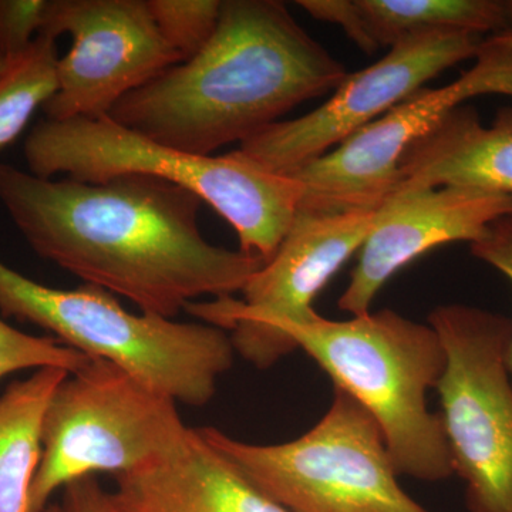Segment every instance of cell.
Masks as SVG:
<instances>
[{
  "label": "cell",
  "instance_id": "cell-15",
  "mask_svg": "<svg viewBox=\"0 0 512 512\" xmlns=\"http://www.w3.org/2000/svg\"><path fill=\"white\" fill-rule=\"evenodd\" d=\"M399 170L397 188L451 185L512 198V106L488 127L473 107H457L407 148Z\"/></svg>",
  "mask_w": 512,
  "mask_h": 512
},
{
  "label": "cell",
  "instance_id": "cell-16",
  "mask_svg": "<svg viewBox=\"0 0 512 512\" xmlns=\"http://www.w3.org/2000/svg\"><path fill=\"white\" fill-rule=\"evenodd\" d=\"M312 18L333 23L362 52L429 30L483 37L512 29V0H299Z\"/></svg>",
  "mask_w": 512,
  "mask_h": 512
},
{
  "label": "cell",
  "instance_id": "cell-23",
  "mask_svg": "<svg viewBox=\"0 0 512 512\" xmlns=\"http://www.w3.org/2000/svg\"><path fill=\"white\" fill-rule=\"evenodd\" d=\"M59 504L63 512H121L113 493L107 491L96 476L66 485Z\"/></svg>",
  "mask_w": 512,
  "mask_h": 512
},
{
  "label": "cell",
  "instance_id": "cell-14",
  "mask_svg": "<svg viewBox=\"0 0 512 512\" xmlns=\"http://www.w3.org/2000/svg\"><path fill=\"white\" fill-rule=\"evenodd\" d=\"M121 512H289L262 493L198 429L180 450L154 466L119 474Z\"/></svg>",
  "mask_w": 512,
  "mask_h": 512
},
{
  "label": "cell",
  "instance_id": "cell-9",
  "mask_svg": "<svg viewBox=\"0 0 512 512\" xmlns=\"http://www.w3.org/2000/svg\"><path fill=\"white\" fill-rule=\"evenodd\" d=\"M476 63L456 82L423 87L338 147L288 174L303 188L299 210L315 214L376 211L400 184V160L467 100L512 97V50L485 37Z\"/></svg>",
  "mask_w": 512,
  "mask_h": 512
},
{
  "label": "cell",
  "instance_id": "cell-5",
  "mask_svg": "<svg viewBox=\"0 0 512 512\" xmlns=\"http://www.w3.org/2000/svg\"><path fill=\"white\" fill-rule=\"evenodd\" d=\"M0 313L39 326L63 345L107 360L190 407L207 406L234 366L231 336L218 326L136 315L97 286L50 288L2 261Z\"/></svg>",
  "mask_w": 512,
  "mask_h": 512
},
{
  "label": "cell",
  "instance_id": "cell-8",
  "mask_svg": "<svg viewBox=\"0 0 512 512\" xmlns=\"http://www.w3.org/2000/svg\"><path fill=\"white\" fill-rule=\"evenodd\" d=\"M446 350L437 392L453 473L468 512H512V319L464 303L429 315Z\"/></svg>",
  "mask_w": 512,
  "mask_h": 512
},
{
  "label": "cell",
  "instance_id": "cell-4",
  "mask_svg": "<svg viewBox=\"0 0 512 512\" xmlns=\"http://www.w3.org/2000/svg\"><path fill=\"white\" fill-rule=\"evenodd\" d=\"M275 335L286 356L302 349L375 419L399 476L441 481L453 476L439 413L427 394L437 389L446 350L429 323L392 309L329 320L316 313L279 323Z\"/></svg>",
  "mask_w": 512,
  "mask_h": 512
},
{
  "label": "cell",
  "instance_id": "cell-12",
  "mask_svg": "<svg viewBox=\"0 0 512 512\" xmlns=\"http://www.w3.org/2000/svg\"><path fill=\"white\" fill-rule=\"evenodd\" d=\"M40 35H70L57 62L46 119H100L124 96L183 63L161 36L147 0H49Z\"/></svg>",
  "mask_w": 512,
  "mask_h": 512
},
{
  "label": "cell",
  "instance_id": "cell-20",
  "mask_svg": "<svg viewBox=\"0 0 512 512\" xmlns=\"http://www.w3.org/2000/svg\"><path fill=\"white\" fill-rule=\"evenodd\" d=\"M90 357L63 345L53 336H33L0 318V379L43 367H60L69 373L86 365Z\"/></svg>",
  "mask_w": 512,
  "mask_h": 512
},
{
  "label": "cell",
  "instance_id": "cell-17",
  "mask_svg": "<svg viewBox=\"0 0 512 512\" xmlns=\"http://www.w3.org/2000/svg\"><path fill=\"white\" fill-rule=\"evenodd\" d=\"M69 372L43 367L16 380L0 396V512H28L42 456V420L56 387Z\"/></svg>",
  "mask_w": 512,
  "mask_h": 512
},
{
  "label": "cell",
  "instance_id": "cell-21",
  "mask_svg": "<svg viewBox=\"0 0 512 512\" xmlns=\"http://www.w3.org/2000/svg\"><path fill=\"white\" fill-rule=\"evenodd\" d=\"M49 0H0V52L10 60L25 52L45 25Z\"/></svg>",
  "mask_w": 512,
  "mask_h": 512
},
{
  "label": "cell",
  "instance_id": "cell-6",
  "mask_svg": "<svg viewBox=\"0 0 512 512\" xmlns=\"http://www.w3.org/2000/svg\"><path fill=\"white\" fill-rule=\"evenodd\" d=\"M177 406L119 366L90 357L47 403L28 512H45L53 494L74 481L133 473L180 450L191 427Z\"/></svg>",
  "mask_w": 512,
  "mask_h": 512
},
{
  "label": "cell",
  "instance_id": "cell-3",
  "mask_svg": "<svg viewBox=\"0 0 512 512\" xmlns=\"http://www.w3.org/2000/svg\"><path fill=\"white\" fill-rule=\"evenodd\" d=\"M29 173L104 183L119 175L161 178L194 192L237 232L241 251L271 261L301 205L303 188L291 175L269 173L238 150L195 156L100 119L37 121L25 146Z\"/></svg>",
  "mask_w": 512,
  "mask_h": 512
},
{
  "label": "cell",
  "instance_id": "cell-26",
  "mask_svg": "<svg viewBox=\"0 0 512 512\" xmlns=\"http://www.w3.org/2000/svg\"><path fill=\"white\" fill-rule=\"evenodd\" d=\"M45 512H63L60 504L50 503Z\"/></svg>",
  "mask_w": 512,
  "mask_h": 512
},
{
  "label": "cell",
  "instance_id": "cell-19",
  "mask_svg": "<svg viewBox=\"0 0 512 512\" xmlns=\"http://www.w3.org/2000/svg\"><path fill=\"white\" fill-rule=\"evenodd\" d=\"M221 2L147 0V5L161 36L185 62L210 42L220 22Z\"/></svg>",
  "mask_w": 512,
  "mask_h": 512
},
{
  "label": "cell",
  "instance_id": "cell-11",
  "mask_svg": "<svg viewBox=\"0 0 512 512\" xmlns=\"http://www.w3.org/2000/svg\"><path fill=\"white\" fill-rule=\"evenodd\" d=\"M484 39L454 30L406 37L372 66L348 73L318 109L266 127L244 141L238 151L269 173L291 174L338 147L444 70L476 59Z\"/></svg>",
  "mask_w": 512,
  "mask_h": 512
},
{
  "label": "cell",
  "instance_id": "cell-13",
  "mask_svg": "<svg viewBox=\"0 0 512 512\" xmlns=\"http://www.w3.org/2000/svg\"><path fill=\"white\" fill-rule=\"evenodd\" d=\"M511 210V197L474 188H396L377 210L339 298L340 311L366 315L380 289L404 266L451 242L473 244L491 222Z\"/></svg>",
  "mask_w": 512,
  "mask_h": 512
},
{
  "label": "cell",
  "instance_id": "cell-24",
  "mask_svg": "<svg viewBox=\"0 0 512 512\" xmlns=\"http://www.w3.org/2000/svg\"><path fill=\"white\" fill-rule=\"evenodd\" d=\"M490 39L512 50V29L505 30V32L498 33V35L490 36Z\"/></svg>",
  "mask_w": 512,
  "mask_h": 512
},
{
  "label": "cell",
  "instance_id": "cell-25",
  "mask_svg": "<svg viewBox=\"0 0 512 512\" xmlns=\"http://www.w3.org/2000/svg\"><path fill=\"white\" fill-rule=\"evenodd\" d=\"M9 60L6 59V56L3 55L2 52H0V76H2V73L5 72L6 67H8Z\"/></svg>",
  "mask_w": 512,
  "mask_h": 512
},
{
  "label": "cell",
  "instance_id": "cell-2",
  "mask_svg": "<svg viewBox=\"0 0 512 512\" xmlns=\"http://www.w3.org/2000/svg\"><path fill=\"white\" fill-rule=\"evenodd\" d=\"M346 76L285 3L222 0L204 49L124 96L109 117L165 146L214 156L332 93Z\"/></svg>",
  "mask_w": 512,
  "mask_h": 512
},
{
  "label": "cell",
  "instance_id": "cell-18",
  "mask_svg": "<svg viewBox=\"0 0 512 512\" xmlns=\"http://www.w3.org/2000/svg\"><path fill=\"white\" fill-rule=\"evenodd\" d=\"M56 39L39 35L0 76V151L28 127L57 89Z\"/></svg>",
  "mask_w": 512,
  "mask_h": 512
},
{
  "label": "cell",
  "instance_id": "cell-10",
  "mask_svg": "<svg viewBox=\"0 0 512 512\" xmlns=\"http://www.w3.org/2000/svg\"><path fill=\"white\" fill-rule=\"evenodd\" d=\"M376 211L315 214L298 211L278 251L234 296L192 302L185 308L201 322L229 330L235 352L266 370L286 357L275 335L279 323H298L316 312L313 301L336 272L360 251Z\"/></svg>",
  "mask_w": 512,
  "mask_h": 512
},
{
  "label": "cell",
  "instance_id": "cell-1",
  "mask_svg": "<svg viewBox=\"0 0 512 512\" xmlns=\"http://www.w3.org/2000/svg\"><path fill=\"white\" fill-rule=\"evenodd\" d=\"M0 204L40 258L163 318L242 292L265 265L208 242L200 198L150 175L82 183L0 164Z\"/></svg>",
  "mask_w": 512,
  "mask_h": 512
},
{
  "label": "cell",
  "instance_id": "cell-22",
  "mask_svg": "<svg viewBox=\"0 0 512 512\" xmlns=\"http://www.w3.org/2000/svg\"><path fill=\"white\" fill-rule=\"evenodd\" d=\"M470 251L512 282V210L491 222L483 237L470 244ZM507 366L512 382V342L508 349Z\"/></svg>",
  "mask_w": 512,
  "mask_h": 512
},
{
  "label": "cell",
  "instance_id": "cell-7",
  "mask_svg": "<svg viewBox=\"0 0 512 512\" xmlns=\"http://www.w3.org/2000/svg\"><path fill=\"white\" fill-rule=\"evenodd\" d=\"M198 431L289 512H429L400 485L375 419L338 387L322 419L286 443H245L215 427Z\"/></svg>",
  "mask_w": 512,
  "mask_h": 512
}]
</instances>
